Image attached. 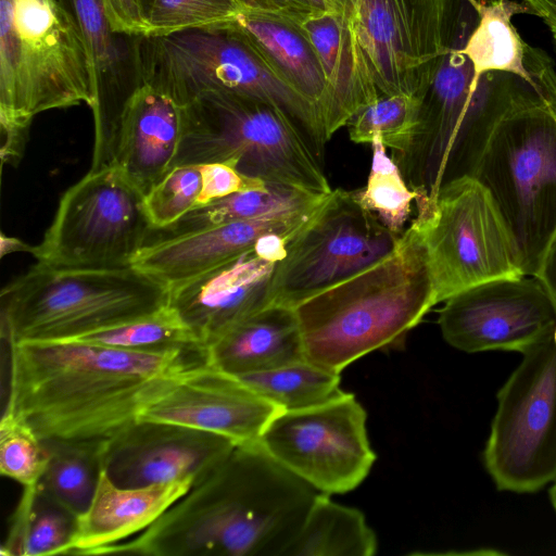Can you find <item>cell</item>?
Returning a JSON list of instances; mask_svg holds the SVG:
<instances>
[{"label":"cell","mask_w":556,"mask_h":556,"mask_svg":"<svg viewBox=\"0 0 556 556\" xmlns=\"http://www.w3.org/2000/svg\"><path fill=\"white\" fill-rule=\"evenodd\" d=\"M280 410L316 407L343 396L340 374L307 359L239 377Z\"/></svg>","instance_id":"32"},{"label":"cell","mask_w":556,"mask_h":556,"mask_svg":"<svg viewBox=\"0 0 556 556\" xmlns=\"http://www.w3.org/2000/svg\"><path fill=\"white\" fill-rule=\"evenodd\" d=\"M401 235L362 207L353 191L332 189L276 265L270 305L294 307L358 274L389 255Z\"/></svg>","instance_id":"13"},{"label":"cell","mask_w":556,"mask_h":556,"mask_svg":"<svg viewBox=\"0 0 556 556\" xmlns=\"http://www.w3.org/2000/svg\"><path fill=\"white\" fill-rule=\"evenodd\" d=\"M378 539L357 508L318 492L283 556H372Z\"/></svg>","instance_id":"28"},{"label":"cell","mask_w":556,"mask_h":556,"mask_svg":"<svg viewBox=\"0 0 556 556\" xmlns=\"http://www.w3.org/2000/svg\"><path fill=\"white\" fill-rule=\"evenodd\" d=\"M280 409L242 379L204 359L175 375L138 412L137 420L169 422L255 443Z\"/></svg>","instance_id":"17"},{"label":"cell","mask_w":556,"mask_h":556,"mask_svg":"<svg viewBox=\"0 0 556 556\" xmlns=\"http://www.w3.org/2000/svg\"><path fill=\"white\" fill-rule=\"evenodd\" d=\"M412 223L426 251L437 304L483 282L525 276L495 202L473 177L444 185Z\"/></svg>","instance_id":"11"},{"label":"cell","mask_w":556,"mask_h":556,"mask_svg":"<svg viewBox=\"0 0 556 556\" xmlns=\"http://www.w3.org/2000/svg\"><path fill=\"white\" fill-rule=\"evenodd\" d=\"M8 345L5 406L41 440L108 439L136 421L175 375L203 359L182 348L135 351L75 340Z\"/></svg>","instance_id":"1"},{"label":"cell","mask_w":556,"mask_h":556,"mask_svg":"<svg viewBox=\"0 0 556 556\" xmlns=\"http://www.w3.org/2000/svg\"><path fill=\"white\" fill-rule=\"evenodd\" d=\"M184 129V106L140 83L121 113L113 165L146 195L173 168Z\"/></svg>","instance_id":"22"},{"label":"cell","mask_w":556,"mask_h":556,"mask_svg":"<svg viewBox=\"0 0 556 556\" xmlns=\"http://www.w3.org/2000/svg\"><path fill=\"white\" fill-rule=\"evenodd\" d=\"M434 305L426 251L412 223L384 258L293 308L306 359L340 374L372 351L403 346Z\"/></svg>","instance_id":"4"},{"label":"cell","mask_w":556,"mask_h":556,"mask_svg":"<svg viewBox=\"0 0 556 556\" xmlns=\"http://www.w3.org/2000/svg\"><path fill=\"white\" fill-rule=\"evenodd\" d=\"M49 454L36 488L80 516L91 503L102 471L103 440H42Z\"/></svg>","instance_id":"30"},{"label":"cell","mask_w":556,"mask_h":556,"mask_svg":"<svg viewBox=\"0 0 556 556\" xmlns=\"http://www.w3.org/2000/svg\"><path fill=\"white\" fill-rule=\"evenodd\" d=\"M202 188L199 165L172 168L146 195L144 204L153 230L165 229L198 206Z\"/></svg>","instance_id":"38"},{"label":"cell","mask_w":556,"mask_h":556,"mask_svg":"<svg viewBox=\"0 0 556 556\" xmlns=\"http://www.w3.org/2000/svg\"><path fill=\"white\" fill-rule=\"evenodd\" d=\"M229 23L320 113L327 80L316 50L294 21L274 14L240 11Z\"/></svg>","instance_id":"27"},{"label":"cell","mask_w":556,"mask_h":556,"mask_svg":"<svg viewBox=\"0 0 556 556\" xmlns=\"http://www.w3.org/2000/svg\"><path fill=\"white\" fill-rule=\"evenodd\" d=\"M173 168L225 163L245 176L326 195L323 157L281 108L232 92L208 91L185 106Z\"/></svg>","instance_id":"7"},{"label":"cell","mask_w":556,"mask_h":556,"mask_svg":"<svg viewBox=\"0 0 556 556\" xmlns=\"http://www.w3.org/2000/svg\"><path fill=\"white\" fill-rule=\"evenodd\" d=\"M49 454L43 441L13 409L4 408L0 422V471L23 489L36 488Z\"/></svg>","instance_id":"36"},{"label":"cell","mask_w":556,"mask_h":556,"mask_svg":"<svg viewBox=\"0 0 556 556\" xmlns=\"http://www.w3.org/2000/svg\"><path fill=\"white\" fill-rule=\"evenodd\" d=\"M194 484L177 480L146 486L115 484L102 469L88 508L77 517L67 555H93L99 548L146 530Z\"/></svg>","instance_id":"24"},{"label":"cell","mask_w":556,"mask_h":556,"mask_svg":"<svg viewBox=\"0 0 556 556\" xmlns=\"http://www.w3.org/2000/svg\"><path fill=\"white\" fill-rule=\"evenodd\" d=\"M549 500L556 511V480L552 483V486L549 489Z\"/></svg>","instance_id":"46"},{"label":"cell","mask_w":556,"mask_h":556,"mask_svg":"<svg viewBox=\"0 0 556 556\" xmlns=\"http://www.w3.org/2000/svg\"><path fill=\"white\" fill-rule=\"evenodd\" d=\"M317 493L260 442L236 445L146 530L93 555L283 556Z\"/></svg>","instance_id":"2"},{"label":"cell","mask_w":556,"mask_h":556,"mask_svg":"<svg viewBox=\"0 0 556 556\" xmlns=\"http://www.w3.org/2000/svg\"><path fill=\"white\" fill-rule=\"evenodd\" d=\"M438 324L457 350L523 353L553 331L556 306L535 277L500 278L444 301Z\"/></svg>","instance_id":"16"},{"label":"cell","mask_w":556,"mask_h":556,"mask_svg":"<svg viewBox=\"0 0 556 556\" xmlns=\"http://www.w3.org/2000/svg\"><path fill=\"white\" fill-rule=\"evenodd\" d=\"M77 517L41 493L24 489L2 553L21 556L67 555Z\"/></svg>","instance_id":"31"},{"label":"cell","mask_w":556,"mask_h":556,"mask_svg":"<svg viewBox=\"0 0 556 556\" xmlns=\"http://www.w3.org/2000/svg\"><path fill=\"white\" fill-rule=\"evenodd\" d=\"M330 11L344 15L354 23L357 0H325Z\"/></svg>","instance_id":"45"},{"label":"cell","mask_w":556,"mask_h":556,"mask_svg":"<svg viewBox=\"0 0 556 556\" xmlns=\"http://www.w3.org/2000/svg\"><path fill=\"white\" fill-rule=\"evenodd\" d=\"M231 440L169 422L136 420L104 439L102 468L121 486L194 483L236 447Z\"/></svg>","instance_id":"18"},{"label":"cell","mask_w":556,"mask_h":556,"mask_svg":"<svg viewBox=\"0 0 556 556\" xmlns=\"http://www.w3.org/2000/svg\"><path fill=\"white\" fill-rule=\"evenodd\" d=\"M112 29L128 37L146 36L148 25L140 0H103Z\"/></svg>","instance_id":"40"},{"label":"cell","mask_w":556,"mask_h":556,"mask_svg":"<svg viewBox=\"0 0 556 556\" xmlns=\"http://www.w3.org/2000/svg\"><path fill=\"white\" fill-rule=\"evenodd\" d=\"M478 22V7H472L439 59L421 99L410 144L391 156L416 193L417 210L429 206L444 185L473 177L505 116L529 105L556 101L555 91L517 74L476 73L463 48Z\"/></svg>","instance_id":"3"},{"label":"cell","mask_w":556,"mask_h":556,"mask_svg":"<svg viewBox=\"0 0 556 556\" xmlns=\"http://www.w3.org/2000/svg\"><path fill=\"white\" fill-rule=\"evenodd\" d=\"M372 161L364 188L353 190L357 202L389 230L401 235L412 212L416 193L409 188L397 164L386 152L379 138L371 143Z\"/></svg>","instance_id":"34"},{"label":"cell","mask_w":556,"mask_h":556,"mask_svg":"<svg viewBox=\"0 0 556 556\" xmlns=\"http://www.w3.org/2000/svg\"><path fill=\"white\" fill-rule=\"evenodd\" d=\"M0 250H1V256H4L5 254L13 253V252H30L33 251L31 245L25 243L24 241L8 237L4 233H1L0 237Z\"/></svg>","instance_id":"44"},{"label":"cell","mask_w":556,"mask_h":556,"mask_svg":"<svg viewBox=\"0 0 556 556\" xmlns=\"http://www.w3.org/2000/svg\"><path fill=\"white\" fill-rule=\"evenodd\" d=\"M7 343L66 340L155 311L168 289L134 267L67 268L37 263L1 291Z\"/></svg>","instance_id":"8"},{"label":"cell","mask_w":556,"mask_h":556,"mask_svg":"<svg viewBox=\"0 0 556 556\" xmlns=\"http://www.w3.org/2000/svg\"><path fill=\"white\" fill-rule=\"evenodd\" d=\"M522 355L498 390L483 463L498 490L534 493L556 480V346L552 332Z\"/></svg>","instance_id":"12"},{"label":"cell","mask_w":556,"mask_h":556,"mask_svg":"<svg viewBox=\"0 0 556 556\" xmlns=\"http://www.w3.org/2000/svg\"><path fill=\"white\" fill-rule=\"evenodd\" d=\"M320 205L291 215L230 222L176 235L153 236L137 254L131 266L150 275L169 290L240 255L269 232L300 231Z\"/></svg>","instance_id":"20"},{"label":"cell","mask_w":556,"mask_h":556,"mask_svg":"<svg viewBox=\"0 0 556 556\" xmlns=\"http://www.w3.org/2000/svg\"><path fill=\"white\" fill-rule=\"evenodd\" d=\"M533 12L543 18L556 41V0H521Z\"/></svg>","instance_id":"43"},{"label":"cell","mask_w":556,"mask_h":556,"mask_svg":"<svg viewBox=\"0 0 556 556\" xmlns=\"http://www.w3.org/2000/svg\"><path fill=\"white\" fill-rule=\"evenodd\" d=\"M421 99L406 93L380 96L349 121L350 139L355 143H371L379 138L392 155L404 152L417 128Z\"/></svg>","instance_id":"35"},{"label":"cell","mask_w":556,"mask_h":556,"mask_svg":"<svg viewBox=\"0 0 556 556\" xmlns=\"http://www.w3.org/2000/svg\"><path fill=\"white\" fill-rule=\"evenodd\" d=\"M241 11L267 13L288 17L291 20L303 16L318 10L309 0H236Z\"/></svg>","instance_id":"41"},{"label":"cell","mask_w":556,"mask_h":556,"mask_svg":"<svg viewBox=\"0 0 556 556\" xmlns=\"http://www.w3.org/2000/svg\"><path fill=\"white\" fill-rule=\"evenodd\" d=\"M533 277L542 283L556 306V237L544 253Z\"/></svg>","instance_id":"42"},{"label":"cell","mask_w":556,"mask_h":556,"mask_svg":"<svg viewBox=\"0 0 556 556\" xmlns=\"http://www.w3.org/2000/svg\"><path fill=\"white\" fill-rule=\"evenodd\" d=\"M317 52L327 80L320 109L328 139L362 109L380 98L354 23L336 11H316L292 20Z\"/></svg>","instance_id":"21"},{"label":"cell","mask_w":556,"mask_h":556,"mask_svg":"<svg viewBox=\"0 0 556 556\" xmlns=\"http://www.w3.org/2000/svg\"><path fill=\"white\" fill-rule=\"evenodd\" d=\"M134 62L148 83L185 106L208 91L232 92L286 111L323 157L326 136L318 109L293 89L231 24L135 37Z\"/></svg>","instance_id":"6"},{"label":"cell","mask_w":556,"mask_h":556,"mask_svg":"<svg viewBox=\"0 0 556 556\" xmlns=\"http://www.w3.org/2000/svg\"><path fill=\"white\" fill-rule=\"evenodd\" d=\"M199 166L202 176V188L197 207L239 191L262 188L267 182L245 176L225 163H207Z\"/></svg>","instance_id":"39"},{"label":"cell","mask_w":556,"mask_h":556,"mask_svg":"<svg viewBox=\"0 0 556 556\" xmlns=\"http://www.w3.org/2000/svg\"><path fill=\"white\" fill-rule=\"evenodd\" d=\"M96 101L92 59L63 0H0L2 163L16 165L40 113Z\"/></svg>","instance_id":"5"},{"label":"cell","mask_w":556,"mask_h":556,"mask_svg":"<svg viewBox=\"0 0 556 556\" xmlns=\"http://www.w3.org/2000/svg\"><path fill=\"white\" fill-rule=\"evenodd\" d=\"M328 194L267 181L262 188L239 191L197 207L174 225L155 231L160 236L176 235L230 222L296 214L316 208Z\"/></svg>","instance_id":"29"},{"label":"cell","mask_w":556,"mask_h":556,"mask_svg":"<svg viewBox=\"0 0 556 556\" xmlns=\"http://www.w3.org/2000/svg\"><path fill=\"white\" fill-rule=\"evenodd\" d=\"M205 363L237 377L306 359L293 307L270 305L203 349Z\"/></svg>","instance_id":"25"},{"label":"cell","mask_w":556,"mask_h":556,"mask_svg":"<svg viewBox=\"0 0 556 556\" xmlns=\"http://www.w3.org/2000/svg\"><path fill=\"white\" fill-rule=\"evenodd\" d=\"M476 178L491 194L526 276L556 237V101L516 110L495 128Z\"/></svg>","instance_id":"9"},{"label":"cell","mask_w":556,"mask_h":556,"mask_svg":"<svg viewBox=\"0 0 556 556\" xmlns=\"http://www.w3.org/2000/svg\"><path fill=\"white\" fill-rule=\"evenodd\" d=\"M66 340L123 350L182 348L202 353L194 332L168 303L150 313Z\"/></svg>","instance_id":"33"},{"label":"cell","mask_w":556,"mask_h":556,"mask_svg":"<svg viewBox=\"0 0 556 556\" xmlns=\"http://www.w3.org/2000/svg\"><path fill=\"white\" fill-rule=\"evenodd\" d=\"M552 339H553V342L556 346V326L554 327L553 331H552Z\"/></svg>","instance_id":"47"},{"label":"cell","mask_w":556,"mask_h":556,"mask_svg":"<svg viewBox=\"0 0 556 556\" xmlns=\"http://www.w3.org/2000/svg\"><path fill=\"white\" fill-rule=\"evenodd\" d=\"M152 231L144 194L113 165L89 170L63 193L31 254L38 263L54 267H127Z\"/></svg>","instance_id":"10"},{"label":"cell","mask_w":556,"mask_h":556,"mask_svg":"<svg viewBox=\"0 0 556 556\" xmlns=\"http://www.w3.org/2000/svg\"><path fill=\"white\" fill-rule=\"evenodd\" d=\"M478 12L479 22L463 48L476 73L508 72L556 92L551 58L526 43L511 24L513 15L533 14L532 10L514 0H482Z\"/></svg>","instance_id":"26"},{"label":"cell","mask_w":556,"mask_h":556,"mask_svg":"<svg viewBox=\"0 0 556 556\" xmlns=\"http://www.w3.org/2000/svg\"><path fill=\"white\" fill-rule=\"evenodd\" d=\"M147 35L231 22L241 11L236 0H140ZM146 35V36H147Z\"/></svg>","instance_id":"37"},{"label":"cell","mask_w":556,"mask_h":556,"mask_svg":"<svg viewBox=\"0 0 556 556\" xmlns=\"http://www.w3.org/2000/svg\"><path fill=\"white\" fill-rule=\"evenodd\" d=\"M458 0H357L354 26L381 96L422 98L451 45Z\"/></svg>","instance_id":"15"},{"label":"cell","mask_w":556,"mask_h":556,"mask_svg":"<svg viewBox=\"0 0 556 556\" xmlns=\"http://www.w3.org/2000/svg\"><path fill=\"white\" fill-rule=\"evenodd\" d=\"M277 263L255 245L240 255L168 290L177 309L203 349L228 329L270 306Z\"/></svg>","instance_id":"19"},{"label":"cell","mask_w":556,"mask_h":556,"mask_svg":"<svg viewBox=\"0 0 556 556\" xmlns=\"http://www.w3.org/2000/svg\"><path fill=\"white\" fill-rule=\"evenodd\" d=\"M86 39L94 68L96 101L91 169L113 164L123 106L139 85L134 48L121 43L105 13L103 0H63Z\"/></svg>","instance_id":"23"},{"label":"cell","mask_w":556,"mask_h":556,"mask_svg":"<svg viewBox=\"0 0 556 556\" xmlns=\"http://www.w3.org/2000/svg\"><path fill=\"white\" fill-rule=\"evenodd\" d=\"M367 414L354 394L302 409L280 410L260 438L282 467L326 494L346 493L368 476L375 462Z\"/></svg>","instance_id":"14"}]
</instances>
